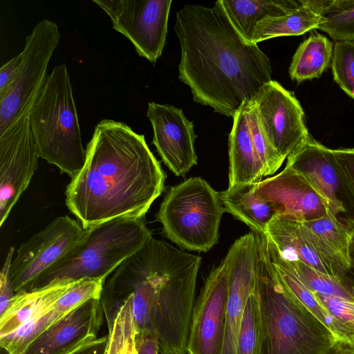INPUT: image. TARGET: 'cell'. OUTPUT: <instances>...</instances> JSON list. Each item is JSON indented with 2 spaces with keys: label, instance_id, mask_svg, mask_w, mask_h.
<instances>
[{
  "label": "cell",
  "instance_id": "obj_23",
  "mask_svg": "<svg viewBox=\"0 0 354 354\" xmlns=\"http://www.w3.org/2000/svg\"><path fill=\"white\" fill-rule=\"evenodd\" d=\"M256 183L243 184L219 192L225 212L243 222L256 233H266L268 225L278 216L275 205L259 198Z\"/></svg>",
  "mask_w": 354,
  "mask_h": 354
},
{
  "label": "cell",
  "instance_id": "obj_2",
  "mask_svg": "<svg viewBox=\"0 0 354 354\" xmlns=\"http://www.w3.org/2000/svg\"><path fill=\"white\" fill-rule=\"evenodd\" d=\"M174 29L181 49L178 78L196 102L233 118L272 80L268 57L236 31L219 1L184 6Z\"/></svg>",
  "mask_w": 354,
  "mask_h": 354
},
{
  "label": "cell",
  "instance_id": "obj_21",
  "mask_svg": "<svg viewBox=\"0 0 354 354\" xmlns=\"http://www.w3.org/2000/svg\"><path fill=\"white\" fill-rule=\"evenodd\" d=\"M267 245L273 268L281 284L330 330L338 344L339 351L348 353V342L338 322L329 314L315 294L297 277L288 261L280 255L268 237Z\"/></svg>",
  "mask_w": 354,
  "mask_h": 354
},
{
  "label": "cell",
  "instance_id": "obj_14",
  "mask_svg": "<svg viewBox=\"0 0 354 354\" xmlns=\"http://www.w3.org/2000/svg\"><path fill=\"white\" fill-rule=\"evenodd\" d=\"M253 100L265 134L283 160L311 137L299 102L278 82L265 84Z\"/></svg>",
  "mask_w": 354,
  "mask_h": 354
},
{
  "label": "cell",
  "instance_id": "obj_12",
  "mask_svg": "<svg viewBox=\"0 0 354 354\" xmlns=\"http://www.w3.org/2000/svg\"><path fill=\"white\" fill-rule=\"evenodd\" d=\"M286 167L301 175L344 224L354 221V193L328 149L310 137L287 157Z\"/></svg>",
  "mask_w": 354,
  "mask_h": 354
},
{
  "label": "cell",
  "instance_id": "obj_26",
  "mask_svg": "<svg viewBox=\"0 0 354 354\" xmlns=\"http://www.w3.org/2000/svg\"><path fill=\"white\" fill-rule=\"evenodd\" d=\"M334 44L321 34H312L300 44L289 68L292 80L300 83L319 77L331 65Z\"/></svg>",
  "mask_w": 354,
  "mask_h": 354
},
{
  "label": "cell",
  "instance_id": "obj_20",
  "mask_svg": "<svg viewBox=\"0 0 354 354\" xmlns=\"http://www.w3.org/2000/svg\"><path fill=\"white\" fill-rule=\"evenodd\" d=\"M302 224L321 258L334 276L340 277L350 266L346 225L329 210L324 216Z\"/></svg>",
  "mask_w": 354,
  "mask_h": 354
},
{
  "label": "cell",
  "instance_id": "obj_9",
  "mask_svg": "<svg viewBox=\"0 0 354 354\" xmlns=\"http://www.w3.org/2000/svg\"><path fill=\"white\" fill-rule=\"evenodd\" d=\"M87 231L77 220L65 215L56 218L23 243L10 263L15 293L28 292L46 270L83 239Z\"/></svg>",
  "mask_w": 354,
  "mask_h": 354
},
{
  "label": "cell",
  "instance_id": "obj_31",
  "mask_svg": "<svg viewBox=\"0 0 354 354\" xmlns=\"http://www.w3.org/2000/svg\"><path fill=\"white\" fill-rule=\"evenodd\" d=\"M262 326L257 285L248 297L241 318L237 354H261Z\"/></svg>",
  "mask_w": 354,
  "mask_h": 354
},
{
  "label": "cell",
  "instance_id": "obj_16",
  "mask_svg": "<svg viewBox=\"0 0 354 354\" xmlns=\"http://www.w3.org/2000/svg\"><path fill=\"white\" fill-rule=\"evenodd\" d=\"M227 253L230 284L222 354H237L241 318L246 301L257 285L258 243L250 231L236 239Z\"/></svg>",
  "mask_w": 354,
  "mask_h": 354
},
{
  "label": "cell",
  "instance_id": "obj_1",
  "mask_svg": "<svg viewBox=\"0 0 354 354\" xmlns=\"http://www.w3.org/2000/svg\"><path fill=\"white\" fill-rule=\"evenodd\" d=\"M166 174L145 136L104 119L86 145V160L65 191L68 210L85 229L118 218H145L165 189Z\"/></svg>",
  "mask_w": 354,
  "mask_h": 354
},
{
  "label": "cell",
  "instance_id": "obj_30",
  "mask_svg": "<svg viewBox=\"0 0 354 354\" xmlns=\"http://www.w3.org/2000/svg\"><path fill=\"white\" fill-rule=\"evenodd\" d=\"M63 314L53 308L24 323L14 332L0 337V346L6 354H23L27 347Z\"/></svg>",
  "mask_w": 354,
  "mask_h": 354
},
{
  "label": "cell",
  "instance_id": "obj_44",
  "mask_svg": "<svg viewBox=\"0 0 354 354\" xmlns=\"http://www.w3.org/2000/svg\"><path fill=\"white\" fill-rule=\"evenodd\" d=\"M333 354H342V353H339V352H338V351H335V352H334Z\"/></svg>",
  "mask_w": 354,
  "mask_h": 354
},
{
  "label": "cell",
  "instance_id": "obj_34",
  "mask_svg": "<svg viewBox=\"0 0 354 354\" xmlns=\"http://www.w3.org/2000/svg\"><path fill=\"white\" fill-rule=\"evenodd\" d=\"M331 68L335 82L354 100V42H335Z\"/></svg>",
  "mask_w": 354,
  "mask_h": 354
},
{
  "label": "cell",
  "instance_id": "obj_10",
  "mask_svg": "<svg viewBox=\"0 0 354 354\" xmlns=\"http://www.w3.org/2000/svg\"><path fill=\"white\" fill-rule=\"evenodd\" d=\"M109 17L139 56L154 64L162 55L171 0H93Z\"/></svg>",
  "mask_w": 354,
  "mask_h": 354
},
{
  "label": "cell",
  "instance_id": "obj_40",
  "mask_svg": "<svg viewBox=\"0 0 354 354\" xmlns=\"http://www.w3.org/2000/svg\"><path fill=\"white\" fill-rule=\"evenodd\" d=\"M108 345V335L94 337L83 342L65 354H106Z\"/></svg>",
  "mask_w": 354,
  "mask_h": 354
},
{
  "label": "cell",
  "instance_id": "obj_7",
  "mask_svg": "<svg viewBox=\"0 0 354 354\" xmlns=\"http://www.w3.org/2000/svg\"><path fill=\"white\" fill-rule=\"evenodd\" d=\"M201 260L198 255L183 251L160 290L153 319L160 354H187Z\"/></svg>",
  "mask_w": 354,
  "mask_h": 354
},
{
  "label": "cell",
  "instance_id": "obj_24",
  "mask_svg": "<svg viewBox=\"0 0 354 354\" xmlns=\"http://www.w3.org/2000/svg\"><path fill=\"white\" fill-rule=\"evenodd\" d=\"M74 282L59 283L16 294L0 315V337L14 332L30 319L53 308Z\"/></svg>",
  "mask_w": 354,
  "mask_h": 354
},
{
  "label": "cell",
  "instance_id": "obj_8",
  "mask_svg": "<svg viewBox=\"0 0 354 354\" xmlns=\"http://www.w3.org/2000/svg\"><path fill=\"white\" fill-rule=\"evenodd\" d=\"M61 34L56 23L44 19L26 38L17 74L0 94V135L28 111L47 77V68Z\"/></svg>",
  "mask_w": 354,
  "mask_h": 354
},
{
  "label": "cell",
  "instance_id": "obj_39",
  "mask_svg": "<svg viewBox=\"0 0 354 354\" xmlns=\"http://www.w3.org/2000/svg\"><path fill=\"white\" fill-rule=\"evenodd\" d=\"M23 55L21 52L3 64L0 68V94L3 93L16 77L21 64Z\"/></svg>",
  "mask_w": 354,
  "mask_h": 354
},
{
  "label": "cell",
  "instance_id": "obj_32",
  "mask_svg": "<svg viewBox=\"0 0 354 354\" xmlns=\"http://www.w3.org/2000/svg\"><path fill=\"white\" fill-rule=\"evenodd\" d=\"M286 260L297 277L313 292L354 299V292L340 277L330 276L300 261Z\"/></svg>",
  "mask_w": 354,
  "mask_h": 354
},
{
  "label": "cell",
  "instance_id": "obj_18",
  "mask_svg": "<svg viewBox=\"0 0 354 354\" xmlns=\"http://www.w3.org/2000/svg\"><path fill=\"white\" fill-rule=\"evenodd\" d=\"M104 315L100 299H92L55 322L23 354H65L97 337Z\"/></svg>",
  "mask_w": 354,
  "mask_h": 354
},
{
  "label": "cell",
  "instance_id": "obj_38",
  "mask_svg": "<svg viewBox=\"0 0 354 354\" xmlns=\"http://www.w3.org/2000/svg\"><path fill=\"white\" fill-rule=\"evenodd\" d=\"M335 158L354 193V148L333 149Z\"/></svg>",
  "mask_w": 354,
  "mask_h": 354
},
{
  "label": "cell",
  "instance_id": "obj_28",
  "mask_svg": "<svg viewBox=\"0 0 354 354\" xmlns=\"http://www.w3.org/2000/svg\"><path fill=\"white\" fill-rule=\"evenodd\" d=\"M301 5L282 16L265 19L259 22L253 32L252 41H260L281 36L303 35L317 29L323 21V17L315 13L304 5Z\"/></svg>",
  "mask_w": 354,
  "mask_h": 354
},
{
  "label": "cell",
  "instance_id": "obj_11",
  "mask_svg": "<svg viewBox=\"0 0 354 354\" xmlns=\"http://www.w3.org/2000/svg\"><path fill=\"white\" fill-rule=\"evenodd\" d=\"M227 253L206 279L193 308L187 354H222L230 284Z\"/></svg>",
  "mask_w": 354,
  "mask_h": 354
},
{
  "label": "cell",
  "instance_id": "obj_19",
  "mask_svg": "<svg viewBox=\"0 0 354 354\" xmlns=\"http://www.w3.org/2000/svg\"><path fill=\"white\" fill-rule=\"evenodd\" d=\"M250 102H244L232 118L233 124L229 136V188L258 183L264 176L263 167L254 150L250 134Z\"/></svg>",
  "mask_w": 354,
  "mask_h": 354
},
{
  "label": "cell",
  "instance_id": "obj_29",
  "mask_svg": "<svg viewBox=\"0 0 354 354\" xmlns=\"http://www.w3.org/2000/svg\"><path fill=\"white\" fill-rule=\"evenodd\" d=\"M106 354H137L136 329L131 295L124 297L112 320L108 323Z\"/></svg>",
  "mask_w": 354,
  "mask_h": 354
},
{
  "label": "cell",
  "instance_id": "obj_4",
  "mask_svg": "<svg viewBox=\"0 0 354 354\" xmlns=\"http://www.w3.org/2000/svg\"><path fill=\"white\" fill-rule=\"evenodd\" d=\"M29 120L40 158L73 178L84 165L86 149L65 64L55 66L47 75L32 104Z\"/></svg>",
  "mask_w": 354,
  "mask_h": 354
},
{
  "label": "cell",
  "instance_id": "obj_13",
  "mask_svg": "<svg viewBox=\"0 0 354 354\" xmlns=\"http://www.w3.org/2000/svg\"><path fill=\"white\" fill-rule=\"evenodd\" d=\"M29 112L19 116L0 135V227L28 188L39 166L40 156L31 131Z\"/></svg>",
  "mask_w": 354,
  "mask_h": 354
},
{
  "label": "cell",
  "instance_id": "obj_43",
  "mask_svg": "<svg viewBox=\"0 0 354 354\" xmlns=\"http://www.w3.org/2000/svg\"><path fill=\"white\" fill-rule=\"evenodd\" d=\"M340 278L343 283L354 292V266H349Z\"/></svg>",
  "mask_w": 354,
  "mask_h": 354
},
{
  "label": "cell",
  "instance_id": "obj_3",
  "mask_svg": "<svg viewBox=\"0 0 354 354\" xmlns=\"http://www.w3.org/2000/svg\"><path fill=\"white\" fill-rule=\"evenodd\" d=\"M256 235L261 354H333L335 351L342 353L330 330L279 280L268 253L266 234Z\"/></svg>",
  "mask_w": 354,
  "mask_h": 354
},
{
  "label": "cell",
  "instance_id": "obj_6",
  "mask_svg": "<svg viewBox=\"0 0 354 354\" xmlns=\"http://www.w3.org/2000/svg\"><path fill=\"white\" fill-rule=\"evenodd\" d=\"M225 212L219 193L201 177H192L169 189L156 218L172 242L207 252L218 242Z\"/></svg>",
  "mask_w": 354,
  "mask_h": 354
},
{
  "label": "cell",
  "instance_id": "obj_37",
  "mask_svg": "<svg viewBox=\"0 0 354 354\" xmlns=\"http://www.w3.org/2000/svg\"><path fill=\"white\" fill-rule=\"evenodd\" d=\"M14 250V247L10 248L0 272V315L5 312L10 300L16 295L10 274Z\"/></svg>",
  "mask_w": 354,
  "mask_h": 354
},
{
  "label": "cell",
  "instance_id": "obj_15",
  "mask_svg": "<svg viewBox=\"0 0 354 354\" xmlns=\"http://www.w3.org/2000/svg\"><path fill=\"white\" fill-rule=\"evenodd\" d=\"M147 116L153 128V143L162 160L176 176H185L197 165L193 122L182 109L156 102L149 103Z\"/></svg>",
  "mask_w": 354,
  "mask_h": 354
},
{
  "label": "cell",
  "instance_id": "obj_35",
  "mask_svg": "<svg viewBox=\"0 0 354 354\" xmlns=\"http://www.w3.org/2000/svg\"><path fill=\"white\" fill-rule=\"evenodd\" d=\"M105 280L82 279L76 281L56 301L53 308L65 315L92 299H100Z\"/></svg>",
  "mask_w": 354,
  "mask_h": 354
},
{
  "label": "cell",
  "instance_id": "obj_42",
  "mask_svg": "<svg viewBox=\"0 0 354 354\" xmlns=\"http://www.w3.org/2000/svg\"><path fill=\"white\" fill-rule=\"evenodd\" d=\"M349 233L348 260L350 266H354V221L346 223Z\"/></svg>",
  "mask_w": 354,
  "mask_h": 354
},
{
  "label": "cell",
  "instance_id": "obj_33",
  "mask_svg": "<svg viewBox=\"0 0 354 354\" xmlns=\"http://www.w3.org/2000/svg\"><path fill=\"white\" fill-rule=\"evenodd\" d=\"M248 122L254 150L263 165L264 176L274 174L284 160L277 153L265 134L254 100L249 103Z\"/></svg>",
  "mask_w": 354,
  "mask_h": 354
},
{
  "label": "cell",
  "instance_id": "obj_5",
  "mask_svg": "<svg viewBox=\"0 0 354 354\" xmlns=\"http://www.w3.org/2000/svg\"><path fill=\"white\" fill-rule=\"evenodd\" d=\"M151 238L144 218H118L93 226L77 245L32 284L28 291L82 279L106 280Z\"/></svg>",
  "mask_w": 354,
  "mask_h": 354
},
{
  "label": "cell",
  "instance_id": "obj_41",
  "mask_svg": "<svg viewBox=\"0 0 354 354\" xmlns=\"http://www.w3.org/2000/svg\"><path fill=\"white\" fill-rule=\"evenodd\" d=\"M137 354H158L159 348L155 332H147L136 336Z\"/></svg>",
  "mask_w": 354,
  "mask_h": 354
},
{
  "label": "cell",
  "instance_id": "obj_27",
  "mask_svg": "<svg viewBox=\"0 0 354 354\" xmlns=\"http://www.w3.org/2000/svg\"><path fill=\"white\" fill-rule=\"evenodd\" d=\"M323 17L317 29L336 41L354 42V0H301Z\"/></svg>",
  "mask_w": 354,
  "mask_h": 354
},
{
  "label": "cell",
  "instance_id": "obj_22",
  "mask_svg": "<svg viewBox=\"0 0 354 354\" xmlns=\"http://www.w3.org/2000/svg\"><path fill=\"white\" fill-rule=\"evenodd\" d=\"M265 234L285 259L302 262L336 277L314 247L302 222L275 218Z\"/></svg>",
  "mask_w": 354,
  "mask_h": 354
},
{
  "label": "cell",
  "instance_id": "obj_25",
  "mask_svg": "<svg viewBox=\"0 0 354 354\" xmlns=\"http://www.w3.org/2000/svg\"><path fill=\"white\" fill-rule=\"evenodd\" d=\"M218 1L232 26L249 42H252L254 28L259 22L288 14L301 5V0Z\"/></svg>",
  "mask_w": 354,
  "mask_h": 354
},
{
  "label": "cell",
  "instance_id": "obj_17",
  "mask_svg": "<svg viewBox=\"0 0 354 354\" xmlns=\"http://www.w3.org/2000/svg\"><path fill=\"white\" fill-rule=\"evenodd\" d=\"M254 193L275 205L277 218L306 222L328 212L326 201L301 175L290 167L256 183Z\"/></svg>",
  "mask_w": 354,
  "mask_h": 354
},
{
  "label": "cell",
  "instance_id": "obj_36",
  "mask_svg": "<svg viewBox=\"0 0 354 354\" xmlns=\"http://www.w3.org/2000/svg\"><path fill=\"white\" fill-rule=\"evenodd\" d=\"M314 294L338 322L354 354V299Z\"/></svg>",
  "mask_w": 354,
  "mask_h": 354
}]
</instances>
